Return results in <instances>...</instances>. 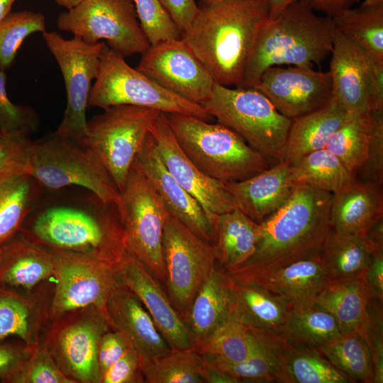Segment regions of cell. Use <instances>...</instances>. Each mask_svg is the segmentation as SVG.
Returning <instances> with one entry per match:
<instances>
[{
    "label": "cell",
    "mask_w": 383,
    "mask_h": 383,
    "mask_svg": "<svg viewBox=\"0 0 383 383\" xmlns=\"http://www.w3.org/2000/svg\"><path fill=\"white\" fill-rule=\"evenodd\" d=\"M332 193L308 185L294 187L287 201L259 223L252 257L224 272L237 282H254L297 260L320 254L330 232Z\"/></svg>",
    "instance_id": "1"
},
{
    "label": "cell",
    "mask_w": 383,
    "mask_h": 383,
    "mask_svg": "<svg viewBox=\"0 0 383 383\" xmlns=\"http://www.w3.org/2000/svg\"><path fill=\"white\" fill-rule=\"evenodd\" d=\"M267 19V1L219 0L199 6L181 38L216 83L240 87Z\"/></svg>",
    "instance_id": "2"
},
{
    "label": "cell",
    "mask_w": 383,
    "mask_h": 383,
    "mask_svg": "<svg viewBox=\"0 0 383 383\" xmlns=\"http://www.w3.org/2000/svg\"><path fill=\"white\" fill-rule=\"evenodd\" d=\"M28 238L43 246L118 264L126 252L116 205L91 198L49 206L35 217Z\"/></svg>",
    "instance_id": "3"
},
{
    "label": "cell",
    "mask_w": 383,
    "mask_h": 383,
    "mask_svg": "<svg viewBox=\"0 0 383 383\" xmlns=\"http://www.w3.org/2000/svg\"><path fill=\"white\" fill-rule=\"evenodd\" d=\"M332 18L298 0L267 21L257 37L240 87H252L273 66L313 67L331 54Z\"/></svg>",
    "instance_id": "4"
},
{
    "label": "cell",
    "mask_w": 383,
    "mask_h": 383,
    "mask_svg": "<svg viewBox=\"0 0 383 383\" xmlns=\"http://www.w3.org/2000/svg\"><path fill=\"white\" fill-rule=\"evenodd\" d=\"M165 114L184 152L211 178L224 183L237 182L270 167L263 155L218 123L186 114Z\"/></svg>",
    "instance_id": "5"
},
{
    "label": "cell",
    "mask_w": 383,
    "mask_h": 383,
    "mask_svg": "<svg viewBox=\"0 0 383 383\" xmlns=\"http://www.w3.org/2000/svg\"><path fill=\"white\" fill-rule=\"evenodd\" d=\"M201 106L269 163L279 162L292 119L280 113L259 90L215 83L210 97Z\"/></svg>",
    "instance_id": "6"
},
{
    "label": "cell",
    "mask_w": 383,
    "mask_h": 383,
    "mask_svg": "<svg viewBox=\"0 0 383 383\" xmlns=\"http://www.w3.org/2000/svg\"><path fill=\"white\" fill-rule=\"evenodd\" d=\"M29 174L43 187H84L105 205H118L121 193L109 172L88 149L55 132L32 142Z\"/></svg>",
    "instance_id": "7"
},
{
    "label": "cell",
    "mask_w": 383,
    "mask_h": 383,
    "mask_svg": "<svg viewBox=\"0 0 383 383\" xmlns=\"http://www.w3.org/2000/svg\"><path fill=\"white\" fill-rule=\"evenodd\" d=\"M118 105L148 108L165 113L190 115L206 121L212 118L201 105L172 94L131 67L124 57L104 43L99 72L91 86L87 106L105 109Z\"/></svg>",
    "instance_id": "8"
},
{
    "label": "cell",
    "mask_w": 383,
    "mask_h": 383,
    "mask_svg": "<svg viewBox=\"0 0 383 383\" xmlns=\"http://www.w3.org/2000/svg\"><path fill=\"white\" fill-rule=\"evenodd\" d=\"M116 206L123 229L126 250L160 282L166 274L162 236L171 213L150 183L132 166Z\"/></svg>",
    "instance_id": "9"
},
{
    "label": "cell",
    "mask_w": 383,
    "mask_h": 383,
    "mask_svg": "<svg viewBox=\"0 0 383 383\" xmlns=\"http://www.w3.org/2000/svg\"><path fill=\"white\" fill-rule=\"evenodd\" d=\"M160 113L148 108L118 105L106 108L87 121L86 149L104 166L120 192Z\"/></svg>",
    "instance_id": "10"
},
{
    "label": "cell",
    "mask_w": 383,
    "mask_h": 383,
    "mask_svg": "<svg viewBox=\"0 0 383 383\" xmlns=\"http://www.w3.org/2000/svg\"><path fill=\"white\" fill-rule=\"evenodd\" d=\"M45 43L55 58L64 79L67 106L55 133L86 149V110L92 81L96 78L105 42L88 44L78 36L65 39L56 31L43 33Z\"/></svg>",
    "instance_id": "11"
},
{
    "label": "cell",
    "mask_w": 383,
    "mask_h": 383,
    "mask_svg": "<svg viewBox=\"0 0 383 383\" xmlns=\"http://www.w3.org/2000/svg\"><path fill=\"white\" fill-rule=\"evenodd\" d=\"M57 26L88 44L105 40L123 57L143 54L150 46L139 24L133 0H83L60 13Z\"/></svg>",
    "instance_id": "12"
},
{
    "label": "cell",
    "mask_w": 383,
    "mask_h": 383,
    "mask_svg": "<svg viewBox=\"0 0 383 383\" xmlns=\"http://www.w3.org/2000/svg\"><path fill=\"white\" fill-rule=\"evenodd\" d=\"M162 247L167 294L184 320L195 295L217 265L214 248L172 215Z\"/></svg>",
    "instance_id": "13"
},
{
    "label": "cell",
    "mask_w": 383,
    "mask_h": 383,
    "mask_svg": "<svg viewBox=\"0 0 383 383\" xmlns=\"http://www.w3.org/2000/svg\"><path fill=\"white\" fill-rule=\"evenodd\" d=\"M46 248L53 255L57 280L50 309L51 318L85 308H95L105 316L107 299L121 284L118 264Z\"/></svg>",
    "instance_id": "14"
},
{
    "label": "cell",
    "mask_w": 383,
    "mask_h": 383,
    "mask_svg": "<svg viewBox=\"0 0 383 383\" xmlns=\"http://www.w3.org/2000/svg\"><path fill=\"white\" fill-rule=\"evenodd\" d=\"M136 69L165 89L199 105L210 97L216 83L182 38L150 45Z\"/></svg>",
    "instance_id": "15"
},
{
    "label": "cell",
    "mask_w": 383,
    "mask_h": 383,
    "mask_svg": "<svg viewBox=\"0 0 383 383\" xmlns=\"http://www.w3.org/2000/svg\"><path fill=\"white\" fill-rule=\"evenodd\" d=\"M110 329L105 316L95 308L60 324L46 347L65 374L75 382L101 383L98 347Z\"/></svg>",
    "instance_id": "16"
},
{
    "label": "cell",
    "mask_w": 383,
    "mask_h": 383,
    "mask_svg": "<svg viewBox=\"0 0 383 383\" xmlns=\"http://www.w3.org/2000/svg\"><path fill=\"white\" fill-rule=\"evenodd\" d=\"M149 133L167 170L199 203L210 222L215 216L236 209L226 184L206 175L184 152L164 113L157 115Z\"/></svg>",
    "instance_id": "17"
},
{
    "label": "cell",
    "mask_w": 383,
    "mask_h": 383,
    "mask_svg": "<svg viewBox=\"0 0 383 383\" xmlns=\"http://www.w3.org/2000/svg\"><path fill=\"white\" fill-rule=\"evenodd\" d=\"M252 87L265 95L280 113L292 120L319 109L332 96L329 72L313 67H270Z\"/></svg>",
    "instance_id": "18"
},
{
    "label": "cell",
    "mask_w": 383,
    "mask_h": 383,
    "mask_svg": "<svg viewBox=\"0 0 383 383\" xmlns=\"http://www.w3.org/2000/svg\"><path fill=\"white\" fill-rule=\"evenodd\" d=\"M118 273L121 284L137 296L172 350L194 348L188 328L161 282L127 251L118 263Z\"/></svg>",
    "instance_id": "19"
},
{
    "label": "cell",
    "mask_w": 383,
    "mask_h": 383,
    "mask_svg": "<svg viewBox=\"0 0 383 383\" xmlns=\"http://www.w3.org/2000/svg\"><path fill=\"white\" fill-rule=\"evenodd\" d=\"M105 317L110 329L123 337L143 363L172 350L137 296L121 284L107 299Z\"/></svg>",
    "instance_id": "20"
},
{
    "label": "cell",
    "mask_w": 383,
    "mask_h": 383,
    "mask_svg": "<svg viewBox=\"0 0 383 383\" xmlns=\"http://www.w3.org/2000/svg\"><path fill=\"white\" fill-rule=\"evenodd\" d=\"M133 166L145 177L172 216L199 237L211 243V225L206 213L167 170L149 133Z\"/></svg>",
    "instance_id": "21"
},
{
    "label": "cell",
    "mask_w": 383,
    "mask_h": 383,
    "mask_svg": "<svg viewBox=\"0 0 383 383\" xmlns=\"http://www.w3.org/2000/svg\"><path fill=\"white\" fill-rule=\"evenodd\" d=\"M331 60L328 70L332 96L353 113L372 112V59L333 26Z\"/></svg>",
    "instance_id": "22"
},
{
    "label": "cell",
    "mask_w": 383,
    "mask_h": 383,
    "mask_svg": "<svg viewBox=\"0 0 383 383\" xmlns=\"http://www.w3.org/2000/svg\"><path fill=\"white\" fill-rule=\"evenodd\" d=\"M250 331L270 352L276 367L279 382H350L318 349L292 341L284 335Z\"/></svg>",
    "instance_id": "23"
},
{
    "label": "cell",
    "mask_w": 383,
    "mask_h": 383,
    "mask_svg": "<svg viewBox=\"0 0 383 383\" xmlns=\"http://www.w3.org/2000/svg\"><path fill=\"white\" fill-rule=\"evenodd\" d=\"M225 184L236 208L257 223L281 207L295 187L290 179V165L284 162L245 180Z\"/></svg>",
    "instance_id": "24"
},
{
    "label": "cell",
    "mask_w": 383,
    "mask_h": 383,
    "mask_svg": "<svg viewBox=\"0 0 383 383\" xmlns=\"http://www.w3.org/2000/svg\"><path fill=\"white\" fill-rule=\"evenodd\" d=\"M230 281L234 316L250 331L283 335L292 304L258 284Z\"/></svg>",
    "instance_id": "25"
},
{
    "label": "cell",
    "mask_w": 383,
    "mask_h": 383,
    "mask_svg": "<svg viewBox=\"0 0 383 383\" xmlns=\"http://www.w3.org/2000/svg\"><path fill=\"white\" fill-rule=\"evenodd\" d=\"M382 218V187L357 178L332 195L330 223L335 231L365 235Z\"/></svg>",
    "instance_id": "26"
},
{
    "label": "cell",
    "mask_w": 383,
    "mask_h": 383,
    "mask_svg": "<svg viewBox=\"0 0 383 383\" xmlns=\"http://www.w3.org/2000/svg\"><path fill=\"white\" fill-rule=\"evenodd\" d=\"M351 113L332 96L319 109L292 119L279 162L292 165L306 154L325 148Z\"/></svg>",
    "instance_id": "27"
},
{
    "label": "cell",
    "mask_w": 383,
    "mask_h": 383,
    "mask_svg": "<svg viewBox=\"0 0 383 383\" xmlns=\"http://www.w3.org/2000/svg\"><path fill=\"white\" fill-rule=\"evenodd\" d=\"M233 301L231 281L217 265L197 292L184 320L194 347L228 319Z\"/></svg>",
    "instance_id": "28"
},
{
    "label": "cell",
    "mask_w": 383,
    "mask_h": 383,
    "mask_svg": "<svg viewBox=\"0 0 383 383\" xmlns=\"http://www.w3.org/2000/svg\"><path fill=\"white\" fill-rule=\"evenodd\" d=\"M0 260V288L30 289L54 275L52 252L26 235L10 240L2 245Z\"/></svg>",
    "instance_id": "29"
},
{
    "label": "cell",
    "mask_w": 383,
    "mask_h": 383,
    "mask_svg": "<svg viewBox=\"0 0 383 383\" xmlns=\"http://www.w3.org/2000/svg\"><path fill=\"white\" fill-rule=\"evenodd\" d=\"M211 225L217 265L224 272L242 265L254 254L260 235L259 223L238 209L215 216Z\"/></svg>",
    "instance_id": "30"
},
{
    "label": "cell",
    "mask_w": 383,
    "mask_h": 383,
    "mask_svg": "<svg viewBox=\"0 0 383 383\" xmlns=\"http://www.w3.org/2000/svg\"><path fill=\"white\" fill-rule=\"evenodd\" d=\"M370 295L362 277L329 281L312 304L331 313L343 333L365 332Z\"/></svg>",
    "instance_id": "31"
},
{
    "label": "cell",
    "mask_w": 383,
    "mask_h": 383,
    "mask_svg": "<svg viewBox=\"0 0 383 383\" xmlns=\"http://www.w3.org/2000/svg\"><path fill=\"white\" fill-rule=\"evenodd\" d=\"M329 281L320 253L282 267L250 284L267 288L292 305H299L312 304Z\"/></svg>",
    "instance_id": "32"
},
{
    "label": "cell",
    "mask_w": 383,
    "mask_h": 383,
    "mask_svg": "<svg viewBox=\"0 0 383 383\" xmlns=\"http://www.w3.org/2000/svg\"><path fill=\"white\" fill-rule=\"evenodd\" d=\"M332 20L334 27L368 57L383 62V0H364Z\"/></svg>",
    "instance_id": "33"
},
{
    "label": "cell",
    "mask_w": 383,
    "mask_h": 383,
    "mask_svg": "<svg viewBox=\"0 0 383 383\" xmlns=\"http://www.w3.org/2000/svg\"><path fill=\"white\" fill-rule=\"evenodd\" d=\"M376 250L365 235L331 229L321 257L330 281L362 277Z\"/></svg>",
    "instance_id": "34"
},
{
    "label": "cell",
    "mask_w": 383,
    "mask_h": 383,
    "mask_svg": "<svg viewBox=\"0 0 383 383\" xmlns=\"http://www.w3.org/2000/svg\"><path fill=\"white\" fill-rule=\"evenodd\" d=\"M42 187L29 174L0 182V247L13 238L35 208Z\"/></svg>",
    "instance_id": "35"
},
{
    "label": "cell",
    "mask_w": 383,
    "mask_h": 383,
    "mask_svg": "<svg viewBox=\"0 0 383 383\" xmlns=\"http://www.w3.org/2000/svg\"><path fill=\"white\" fill-rule=\"evenodd\" d=\"M290 179L294 186L304 184L334 194L357 177L326 148L309 152L290 165Z\"/></svg>",
    "instance_id": "36"
},
{
    "label": "cell",
    "mask_w": 383,
    "mask_h": 383,
    "mask_svg": "<svg viewBox=\"0 0 383 383\" xmlns=\"http://www.w3.org/2000/svg\"><path fill=\"white\" fill-rule=\"evenodd\" d=\"M374 127L372 112L351 113L331 135L326 148L355 174L367 160Z\"/></svg>",
    "instance_id": "37"
},
{
    "label": "cell",
    "mask_w": 383,
    "mask_h": 383,
    "mask_svg": "<svg viewBox=\"0 0 383 383\" xmlns=\"http://www.w3.org/2000/svg\"><path fill=\"white\" fill-rule=\"evenodd\" d=\"M262 343L233 315L208 338L193 348L205 357L228 363L241 362L257 350Z\"/></svg>",
    "instance_id": "38"
},
{
    "label": "cell",
    "mask_w": 383,
    "mask_h": 383,
    "mask_svg": "<svg viewBox=\"0 0 383 383\" xmlns=\"http://www.w3.org/2000/svg\"><path fill=\"white\" fill-rule=\"evenodd\" d=\"M318 350L350 382H373L371 353L358 333H342Z\"/></svg>",
    "instance_id": "39"
},
{
    "label": "cell",
    "mask_w": 383,
    "mask_h": 383,
    "mask_svg": "<svg viewBox=\"0 0 383 383\" xmlns=\"http://www.w3.org/2000/svg\"><path fill=\"white\" fill-rule=\"evenodd\" d=\"M342 333L331 313L313 304H306L292 305L283 335L292 341L318 349Z\"/></svg>",
    "instance_id": "40"
},
{
    "label": "cell",
    "mask_w": 383,
    "mask_h": 383,
    "mask_svg": "<svg viewBox=\"0 0 383 383\" xmlns=\"http://www.w3.org/2000/svg\"><path fill=\"white\" fill-rule=\"evenodd\" d=\"M205 360L193 348L171 350L143 363L145 382L202 383Z\"/></svg>",
    "instance_id": "41"
},
{
    "label": "cell",
    "mask_w": 383,
    "mask_h": 383,
    "mask_svg": "<svg viewBox=\"0 0 383 383\" xmlns=\"http://www.w3.org/2000/svg\"><path fill=\"white\" fill-rule=\"evenodd\" d=\"M46 31L43 13L30 11H11L0 20V70L13 63L23 40L35 33Z\"/></svg>",
    "instance_id": "42"
},
{
    "label": "cell",
    "mask_w": 383,
    "mask_h": 383,
    "mask_svg": "<svg viewBox=\"0 0 383 383\" xmlns=\"http://www.w3.org/2000/svg\"><path fill=\"white\" fill-rule=\"evenodd\" d=\"M34 306L14 290L0 288V339L16 335L33 346Z\"/></svg>",
    "instance_id": "43"
},
{
    "label": "cell",
    "mask_w": 383,
    "mask_h": 383,
    "mask_svg": "<svg viewBox=\"0 0 383 383\" xmlns=\"http://www.w3.org/2000/svg\"><path fill=\"white\" fill-rule=\"evenodd\" d=\"M261 343L262 345L257 350L239 362L228 363L203 357L206 363L228 373L238 383L279 382L271 353L266 345Z\"/></svg>",
    "instance_id": "44"
},
{
    "label": "cell",
    "mask_w": 383,
    "mask_h": 383,
    "mask_svg": "<svg viewBox=\"0 0 383 383\" xmlns=\"http://www.w3.org/2000/svg\"><path fill=\"white\" fill-rule=\"evenodd\" d=\"M140 28L150 45L181 38L182 33L160 0H133Z\"/></svg>",
    "instance_id": "45"
},
{
    "label": "cell",
    "mask_w": 383,
    "mask_h": 383,
    "mask_svg": "<svg viewBox=\"0 0 383 383\" xmlns=\"http://www.w3.org/2000/svg\"><path fill=\"white\" fill-rule=\"evenodd\" d=\"M11 383H76L61 370L46 345L31 350Z\"/></svg>",
    "instance_id": "46"
},
{
    "label": "cell",
    "mask_w": 383,
    "mask_h": 383,
    "mask_svg": "<svg viewBox=\"0 0 383 383\" xmlns=\"http://www.w3.org/2000/svg\"><path fill=\"white\" fill-rule=\"evenodd\" d=\"M32 142L29 135L0 131V173L29 174Z\"/></svg>",
    "instance_id": "47"
},
{
    "label": "cell",
    "mask_w": 383,
    "mask_h": 383,
    "mask_svg": "<svg viewBox=\"0 0 383 383\" xmlns=\"http://www.w3.org/2000/svg\"><path fill=\"white\" fill-rule=\"evenodd\" d=\"M6 75L0 70V131L27 135L36 131L39 121L30 107L13 104L6 90Z\"/></svg>",
    "instance_id": "48"
},
{
    "label": "cell",
    "mask_w": 383,
    "mask_h": 383,
    "mask_svg": "<svg viewBox=\"0 0 383 383\" xmlns=\"http://www.w3.org/2000/svg\"><path fill=\"white\" fill-rule=\"evenodd\" d=\"M382 302L370 297L368 319L362 335L371 353L375 383L383 382Z\"/></svg>",
    "instance_id": "49"
},
{
    "label": "cell",
    "mask_w": 383,
    "mask_h": 383,
    "mask_svg": "<svg viewBox=\"0 0 383 383\" xmlns=\"http://www.w3.org/2000/svg\"><path fill=\"white\" fill-rule=\"evenodd\" d=\"M374 127L368 156L356 177L379 187L383 185V111H372Z\"/></svg>",
    "instance_id": "50"
},
{
    "label": "cell",
    "mask_w": 383,
    "mask_h": 383,
    "mask_svg": "<svg viewBox=\"0 0 383 383\" xmlns=\"http://www.w3.org/2000/svg\"><path fill=\"white\" fill-rule=\"evenodd\" d=\"M143 361L129 348L101 375V383H143Z\"/></svg>",
    "instance_id": "51"
},
{
    "label": "cell",
    "mask_w": 383,
    "mask_h": 383,
    "mask_svg": "<svg viewBox=\"0 0 383 383\" xmlns=\"http://www.w3.org/2000/svg\"><path fill=\"white\" fill-rule=\"evenodd\" d=\"M129 348L125 340L117 332L109 330L102 335L97 356L101 378L107 369Z\"/></svg>",
    "instance_id": "52"
},
{
    "label": "cell",
    "mask_w": 383,
    "mask_h": 383,
    "mask_svg": "<svg viewBox=\"0 0 383 383\" xmlns=\"http://www.w3.org/2000/svg\"><path fill=\"white\" fill-rule=\"evenodd\" d=\"M31 350L30 346L22 348L0 343V379L2 382H9Z\"/></svg>",
    "instance_id": "53"
},
{
    "label": "cell",
    "mask_w": 383,
    "mask_h": 383,
    "mask_svg": "<svg viewBox=\"0 0 383 383\" xmlns=\"http://www.w3.org/2000/svg\"><path fill=\"white\" fill-rule=\"evenodd\" d=\"M362 277L370 297L383 301V250L374 252Z\"/></svg>",
    "instance_id": "54"
},
{
    "label": "cell",
    "mask_w": 383,
    "mask_h": 383,
    "mask_svg": "<svg viewBox=\"0 0 383 383\" xmlns=\"http://www.w3.org/2000/svg\"><path fill=\"white\" fill-rule=\"evenodd\" d=\"M182 33L199 11L195 0H160Z\"/></svg>",
    "instance_id": "55"
},
{
    "label": "cell",
    "mask_w": 383,
    "mask_h": 383,
    "mask_svg": "<svg viewBox=\"0 0 383 383\" xmlns=\"http://www.w3.org/2000/svg\"><path fill=\"white\" fill-rule=\"evenodd\" d=\"M314 11L333 18L343 11L353 7L358 0H302Z\"/></svg>",
    "instance_id": "56"
},
{
    "label": "cell",
    "mask_w": 383,
    "mask_h": 383,
    "mask_svg": "<svg viewBox=\"0 0 383 383\" xmlns=\"http://www.w3.org/2000/svg\"><path fill=\"white\" fill-rule=\"evenodd\" d=\"M365 236L376 250H383V218L374 223Z\"/></svg>",
    "instance_id": "57"
},
{
    "label": "cell",
    "mask_w": 383,
    "mask_h": 383,
    "mask_svg": "<svg viewBox=\"0 0 383 383\" xmlns=\"http://www.w3.org/2000/svg\"><path fill=\"white\" fill-rule=\"evenodd\" d=\"M268 7V19L271 21L287 6L298 0H266Z\"/></svg>",
    "instance_id": "58"
},
{
    "label": "cell",
    "mask_w": 383,
    "mask_h": 383,
    "mask_svg": "<svg viewBox=\"0 0 383 383\" xmlns=\"http://www.w3.org/2000/svg\"><path fill=\"white\" fill-rule=\"evenodd\" d=\"M16 0H0V20L6 16L11 11L13 4Z\"/></svg>",
    "instance_id": "59"
},
{
    "label": "cell",
    "mask_w": 383,
    "mask_h": 383,
    "mask_svg": "<svg viewBox=\"0 0 383 383\" xmlns=\"http://www.w3.org/2000/svg\"><path fill=\"white\" fill-rule=\"evenodd\" d=\"M82 1L83 0H55L57 5L65 8L67 10L72 9Z\"/></svg>",
    "instance_id": "60"
},
{
    "label": "cell",
    "mask_w": 383,
    "mask_h": 383,
    "mask_svg": "<svg viewBox=\"0 0 383 383\" xmlns=\"http://www.w3.org/2000/svg\"><path fill=\"white\" fill-rule=\"evenodd\" d=\"M219 0H200L199 6H206L215 3Z\"/></svg>",
    "instance_id": "61"
},
{
    "label": "cell",
    "mask_w": 383,
    "mask_h": 383,
    "mask_svg": "<svg viewBox=\"0 0 383 383\" xmlns=\"http://www.w3.org/2000/svg\"><path fill=\"white\" fill-rule=\"evenodd\" d=\"M2 254H3V248H2V246H1V247H0V260L1 259Z\"/></svg>",
    "instance_id": "62"
},
{
    "label": "cell",
    "mask_w": 383,
    "mask_h": 383,
    "mask_svg": "<svg viewBox=\"0 0 383 383\" xmlns=\"http://www.w3.org/2000/svg\"><path fill=\"white\" fill-rule=\"evenodd\" d=\"M265 1H266V0H265Z\"/></svg>",
    "instance_id": "63"
}]
</instances>
